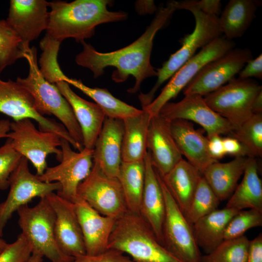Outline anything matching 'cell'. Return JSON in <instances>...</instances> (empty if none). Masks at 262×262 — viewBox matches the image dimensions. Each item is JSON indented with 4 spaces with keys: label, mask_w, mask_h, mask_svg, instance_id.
<instances>
[{
    "label": "cell",
    "mask_w": 262,
    "mask_h": 262,
    "mask_svg": "<svg viewBox=\"0 0 262 262\" xmlns=\"http://www.w3.org/2000/svg\"><path fill=\"white\" fill-rule=\"evenodd\" d=\"M177 10L176 1L161 7L141 36L130 45L114 51L100 52L84 40L80 42L83 49L76 56V63L89 69L94 78L101 76L104 69L110 66L116 68L112 76L116 82H124L130 75L132 76L135 79V84L128 92L136 93L144 80L157 75L156 69L150 63L153 39L157 32L165 25Z\"/></svg>",
    "instance_id": "6da1fadb"
},
{
    "label": "cell",
    "mask_w": 262,
    "mask_h": 262,
    "mask_svg": "<svg viewBox=\"0 0 262 262\" xmlns=\"http://www.w3.org/2000/svg\"><path fill=\"white\" fill-rule=\"evenodd\" d=\"M111 2L108 0L49 2L51 10L45 36L60 43L68 38L81 42L93 36L98 25L125 19V13L108 10Z\"/></svg>",
    "instance_id": "7a4b0ae2"
},
{
    "label": "cell",
    "mask_w": 262,
    "mask_h": 262,
    "mask_svg": "<svg viewBox=\"0 0 262 262\" xmlns=\"http://www.w3.org/2000/svg\"><path fill=\"white\" fill-rule=\"evenodd\" d=\"M108 249L128 254L134 262H183L164 247L139 214L128 212L116 220Z\"/></svg>",
    "instance_id": "3957f363"
},
{
    "label": "cell",
    "mask_w": 262,
    "mask_h": 262,
    "mask_svg": "<svg viewBox=\"0 0 262 262\" xmlns=\"http://www.w3.org/2000/svg\"><path fill=\"white\" fill-rule=\"evenodd\" d=\"M36 54L34 47L29 49L25 58L29 66L28 75L25 78L17 77L16 81L32 95L41 115H54L73 139L83 148L82 130L72 107L55 84L44 78L37 65Z\"/></svg>",
    "instance_id": "277c9868"
},
{
    "label": "cell",
    "mask_w": 262,
    "mask_h": 262,
    "mask_svg": "<svg viewBox=\"0 0 262 262\" xmlns=\"http://www.w3.org/2000/svg\"><path fill=\"white\" fill-rule=\"evenodd\" d=\"M184 9L190 11L195 19L193 32L182 39L181 47L172 54L161 67L156 69L157 80L147 93H140L138 98L142 107L148 105L153 100L154 95L161 85L189 59L199 48H203L222 34L218 17L206 15L197 9L188 6Z\"/></svg>",
    "instance_id": "5b68a950"
},
{
    "label": "cell",
    "mask_w": 262,
    "mask_h": 262,
    "mask_svg": "<svg viewBox=\"0 0 262 262\" xmlns=\"http://www.w3.org/2000/svg\"><path fill=\"white\" fill-rule=\"evenodd\" d=\"M18 223L35 252L51 262H71L74 258L65 254L59 247L55 234V215L46 197L40 198L33 207L28 204L17 211Z\"/></svg>",
    "instance_id": "8992f818"
},
{
    "label": "cell",
    "mask_w": 262,
    "mask_h": 262,
    "mask_svg": "<svg viewBox=\"0 0 262 262\" xmlns=\"http://www.w3.org/2000/svg\"><path fill=\"white\" fill-rule=\"evenodd\" d=\"M261 91L262 85L257 81L234 77L203 98L213 111L227 120L235 129L253 115L252 103Z\"/></svg>",
    "instance_id": "52a82bcc"
},
{
    "label": "cell",
    "mask_w": 262,
    "mask_h": 262,
    "mask_svg": "<svg viewBox=\"0 0 262 262\" xmlns=\"http://www.w3.org/2000/svg\"><path fill=\"white\" fill-rule=\"evenodd\" d=\"M8 138L13 148L31 162L38 176L47 168L48 155L54 154L58 161L62 159V150L58 148L61 137L54 132L37 130L29 118L11 122Z\"/></svg>",
    "instance_id": "ba28073f"
},
{
    "label": "cell",
    "mask_w": 262,
    "mask_h": 262,
    "mask_svg": "<svg viewBox=\"0 0 262 262\" xmlns=\"http://www.w3.org/2000/svg\"><path fill=\"white\" fill-rule=\"evenodd\" d=\"M155 171L165 205L162 230L163 245L183 262H201L202 255L195 240L192 225L187 220L172 196L161 176Z\"/></svg>",
    "instance_id": "9c48e42d"
},
{
    "label": "cell",
    "mask_w": 262,
    "mask_h": 262,
    "mask_svg": "<svg viewBox=\"0 0 262 262\" xmlns=\"http://www.w3.org/2000/svg\"><path fill=\"white\" fill-rule=\"evenodd\" d=\"M0 113L15 121L33 119L38 123L39 130L54 132L68 141L75 149L79 151L82 149L61 123L39 113L32 95L16 81L11 79L4 81L0 78Z\"/></svg>",
    "instance_id": "30bf717a"
},
{
    "label": "cell",
    "mask_w": 262,
    "mask_h": 262,
    "mask_svg": "<svg viewBox=\"0 0 262 262\" xmlns=\"http://www.w3.org/2000/svg\"><path fill=\"white\" fill-rule=\"evenodd\" d=\"M9 183L8 195L6 199L0 203L1 237L8 220L19 208L28 204L35 197H44L61 189L60 183L44 182L36 174H32L29 168L28 160L23 156L11 174Z\"/></svg>",
    "instance_id": "8fae6325"
},
{
    "label": "cell",
    "mask_w": 262,
    "mask_h": 262,
    "mask_svg": "<svg viewBox=\"0 0 262 262\" xmlns=\"http://www.w3.org/2000/svg\"><path fill=\"white\" fill-rule=\"evenodd\" d=\"M60 147L62 152L60 163L47 167L38 178L44 182L60 183L61 189L57 194L74 202L78 197V186L89 175L92 168L93 149L84 147L82 150L76 152L69 142L62 138Z\"/></svg>",
    "instance_id": "7c38bea8"
},
{
    "label": "cell",
    "mask_w": 262,
    "mask_h": 262,
    "mask_svg": "<svg viewBox=\"0 0 262 262\" xmlns=\"http://www.w3.org/2000/svg\"><path fill=\"white\" fill-rule=\"evenodd\" d=\"M77 196L104 216L117 219L128 212L118 179L106 175L94 162L90 174L78 186Z\"/></svg>",
    "instance_id": "4fadbf2b"
},
{
    "label": "cell",
    "mask_w": 262,
    "mask_h": 262,
    "mask_svg": "<svg viewBox=\"0 0 262 262\" xmlns=\"http://www.w3.org/2000/svg\"><path fill=\"white\" fill-rule=\"evenodd\" d=\"M235 43L225 37H219L186 62L170 78L159 96L142 109L151 116L158 115L162 107L183 90L207 63L233 49Z\"/></svg>",
    "instance_id": "5bb4252c"
},
{
    "label": "cell",
    "mask_w": 262,
    "mask_h": 262,
    "mask_svg": "<svg viewBox=\"0 0 262 262\" xmlns=\"http://www.w3.org/2000/svg\"><path fill=\"white\" fill-rule=\"evenodd\" d=\"M253 59L248 49H232L206 64L183 89L184 96L202 97L225 85Z\"/></svg>",
    "instance_id": "9a60e30c"
},
{
    "label": "cell",
    "mask_w": 262,
    "mask_h": 262,
    "mask_svg": "<svg viewBox=\"0 0 262 262\" xmlns=\"http://www.w3.org/2000/svg\"><path fill=\"white\" fill-rule=\"evenodd\" d=\"M158 115L169 122L183 119L196 123L206 131L208 137L229 134L234 129L227 120L207 105L203 97L196 94L185 95L177 102L166 103Z\"/></svg>",
    "instance_id": "2e32d148"
},
{
    "label": "cell",
    "mask_w": 262,
    "mask_h": 262,
    "mask_svg": "<svg viewBox=\"0 0 262 262\" xmlns=\"http://www.w3.org/2000/svg\"><path fill=\"white\" fill-rule=\"evenodd\" d=\"M46 197L55 213V237L61 250L74 258L85 255L83 236L74 203L54 192Z\"/></svg>",
    "instance_id": "e0dca14e"
},
{
    "label": "cell",
    "mask_w": 262,
    "mask_h": 262,
    "mask_svg": "<svg viewBox=\"0 0 262 262\" xmlns=\"http://www.w3.org/2000/svg\"><path fill=\"white\" fill-rule=\"evenodd\" d=\"M45 0H11L7 23L26 48L48 28L49 13Z\"/></svg>",
    "instance_id": "ac0fdd59"
},
{
    "label": "cell",
    "mask_w": 262,
    "mask_h": 262,
    "mask_svg": "<svg viewBox=\"0 0 262 262\" xmlns=\"http://www.w3.org/2000/svg\"><path fill=\"white\" fill-rule=\"evenodd\" d=\"M147 146L153 166L162 176L183 159L172 135L170 122L159 115L151 117Z\"/></svg>",
    "instance_id": "d6986e66"
},
{
    "label": "cell",
    "mask_w": 262,
    "mask_h": 262,
    "mask_svg": "<svg viewBox=\"0 0 262 262\" xmlns=\"http://www.w3.org/2000/svg\"><path fill=\"white\" fill-rule=\"evenodd\" d=\"M123 133L122 119L106 117L93 149V162L110 177L119 175Z\"/></svg>",
    "instance_id": "ffe728a7"
},
{
    "label": "cell",
    "mask_w": 262,
    "mask_h": 262,
    "mask_svg": "<svg viewBox=\"0 0 262 262\" xmlns=\"http://www.w3.org/2000/svg\"><path fill=\"white\" fill-rule=\"evenodd\" d=\"M81 226L86 254L95 255L108 249L116 219L103 215L78 197L73 202Z\"/></svg>",
    "instance_id": "44dd1931"
},
{
    "label": "cell",
    "mask_w": 262,
    "mask_h": 262,
    "mask_svg": "<svg viewBox=\"0 0 262 262\" xmlns=\"http://www.w3.org/2000/svg\"><path fill=\"white\" fill-rule=\"evenodd\" d=\"M172 135L182 156L201 174L213 163L217 162L211 156L208 138L196 129L190 121L176 119L170 122Z\"/></svg>",
    "instance_id": "7402d4cb"
},
{
    "label": "cell",
    "mask_w": 262,
    "mask_h": 262,
    "mask_svg": "<svg viewBox=\"0 0 262 262\" xmlns=\"http://www.w3.org/2000/svg\"><path fill=\"white\" fill-rule=\"evenodd\" d=\"M54 84L72 107L82 130L83 147L93 149L106 117L105 113L96 103L76 94L65 81L59 80Z\"/></svg>",
    "instance_id": "603a6c76"
},
{
    "label": "cell",
    "mask_w": 262,
    "mask_h": 262,
    "mask_svg": "<svg viewBox=\"0 0 262 262\" xmlns=\"http://www.w3.org/2000/svg\"><path fill=\"white\" fill-rule=\"evenodd\" d=\"M145 176L139 215L162 243V230L165 213L164 198L157 173L150 156L144 158Z\"/></svg>",
    "instance_id": "cb8c5ba5"
},
{
    "label": "cell",
    "mask_w": 262,
    "mask_h": 262,
    "mask_svg": "<svg viewBox=\"0 0 262 262\" xmlns=\"http://www.w3.org/2000/svg\"><path fill=\"white\" fill-rule=\"evenodd\" d=\"M247 158L235 157L226 163H213L204 170V178L220 201L228 199L243 175Z\"/></svg>",
    "instance_id": "d4e9b609"
},
{
    "label": "cell",
    "mask_w": 262,
    "mask_h": 262,
    "mask_svg": "<svg viewBox=\"0 0 262 262\" xmlns=\"http://www.w3.org/2000/svg\"><path fill=\"white\" fill-rule=\"evenodd\" d=\"M202 176L194 166L184 159L165 175L161 176L169 192L184 214Z\"/></svg>",
    "instance_id": "484cf974"
},
{
    "label": "cell",
    "mask_w": 262,
    "mask_h": 262,
    "mask_svg": "<svg viewBox=\"0 0 262 262\" xmlns=\"http://www.w3.org/2000/svg\"><path fill=\"white\" fill-rule=\"evenodd\" d=\"M239 211L227 207L217 209L192 224L194 235L199 249L207 254L217 247L224 241L227 224Z\"/></svg>",
    "instance_id": "4316f807"
},
{
    "label": "cell",
    "mask_w": 262,
    "mask_h": 262,
    "mask_svg": "<svg viewBox=\"0 0 262 262\" xmlns=\"http://www.w3.org/2000/svg\"><path fill=\"white\" fill-rule=\"evenodd\" d=\"M228 200L227 208L262 212V181L255 158H247L242 180Z\"/></svg>",
    "instance_id": "83f0119b"
},
{
    "label": "cell",
    "mask_w": 262,
    "mask_h": 262,
    "mask_svg": "<svg viewBox=\"0 0 262 262\" xmlns=\"http://www.w3.org/2000/svg\"><path fill=\"white\" fill-rule=\"evenodd\" d=\"M151 117L147 111L143 110L138 115L123 119L122 162H132L144 160L147 152V136Z\"/></svg>",
    "instance_id": "f1b7e54d"
},
{
    "label": "cell",
    "mask_w": 262,
    "mask_h": 262,
    "mask_svg": "<svg viewBox=\"0 0 262 262\" xmlns=\"http://www.w3.org/2000/svg\"><path fill=\"white\" fill-rule=\"evenodd\" d=\"M260 2L253 0H230L218 19L221 33L229 39L241 37L256 16Z\"/></svg>",
    "instance_id": "f546056e"
},
{
    "label": "cell",
    "mask_w": 262,
    "mask_h": 262,
    "mask_svg": "<svg viewBox=\"0 0 262 262\" xmlns=\"http://www.w3.org/2000/svg\"><path fill=\"white\" fill-rule=\"evenodd\" d=\"M58 80L73 85L93 99L107 117L123 120L138 115L143 112L142 109H138L115 97L107 89L88 87L81 80L69 78L63 72L60 74Z\"/></svg>",
    "instance_id": "4dcf8cb0"
},
{
    "label": "cell",
    "mask_w": 262,
    "mask_h": 262,
    "mask_svg": "<svg viewBox=\"0 0 262 262\" xmlns=\"http://www.w3.org/2000/svg\"><path fill=\"white\" fill-rule=\"evenodd\" d=\"M145 165L143 161L121 163L117 179L121 184L128 212L139 214L144 190Z\"/></svg>",
    "instance_id": "1f68e13d"
},
{
    "label": "cell",
    "mask_w": 262,
    "mask_h": 262,
    "mask_svg": "<svg viewBox=\"0 0 262 262\" xmlns=\"http://www.w3.org/2000/svg\"><path fill=\"white\" fill-rule=\"evenodd\" d=\"M26 48L7 21L0 19V73L19 59L25 58Z\"/></svg>",
    "instance_id": "d6a6232c"
},
{
    "label": "cell",
    "mask_w": 262,
    "mask_h": 262,
    "mask_svg": "<svg viewBox=\"0 0 262 262\" xmlns=\"http://www.w3.org/2000/svg\"><path fill=\"white\" fill-rule=\"evenodd\" d=\"M220 200L202 176L185 216L191 224L217 209Z\"/></svg>",
    "instance_id": "836d02e7"
},
{
    "label": "cell",
    "mask_w": 262,
    "mask_h": 262,
    "mask_svg": "<svg viewBox=\"0 0 262 262\" xmlns=\"http://www.w3.org/2000/svg\"><path fill=\"white\" fill-rule=\"evenodd\" d=\"M229 134L243 145L251 157H262V114H253Z\"/></svg>",
    "instance_id": "e575fe53"
},
{
    "label": "cell",
    "mask_w": 262,
    "mask_h": 262,
    "mask_svg": "<svg viewBox=\"0 0 262 262\" xmlns=\"http://www.w3.org/2000/svg\"><path fill=\"white\" fill-rule=\"evenodd\" d=\"M247 237L224 240L211 253L202 256L201 262H247Z\"/></svg>",
    "instance_id": "d590c367"
},
{
    "label": "cell",
    "mask_w": 262,
    "mask_h": 262,
    "mask_svg": "<svg viewBox=\"0 0 262 262\" xmlns=\"http://www.w3.org/2000/svg\"><path fill=\"white\" fill-rule=\"evenodd\" d=\"M262 225V212L255 209L240 210L229 220L225 229L224 240L245 235L248 229Z\"/></svg>",
    "instance_id": "8d00e7d4"
},
{
    "label": "cell",
    "mask_w": 262,
    "mask_h": 262,
    "mask_svg": "<svg viewBox=\"0 0 262 262\" xmlns=\"http://www.w3.org/2000/svg\"><path fill=\"white\" fill-rule=\"evenodd\" d=\"M22 157L12 147L10 139L7 138L4 144L0 147V190L9 188L10 176Z\"/></svg>",
    "instance_id": "74e56055"
},
{
    "label": "cell",
    "mask_w": 262,
    "mask_h": 262,
    "mask_svg": "<svg viewBox=\"0 0 262 262\" xmlns=\"http://www.w3.org/2000/svg\"><path fill=\"white\" fill-rule=\"evenodd\" d=\"M32 253L31 246L21 233L0 254V262H26Z\"/></svg>",
    "instance_id": "f35d334b"
},
{
    "label": "cell",
    "mask_w": 262,
    "mask_h": 262,
    "mask_svg": "<svg viewBox=\"0 0 262 262\" xmlns=\"http://www.w3.org/2000/svg\"><path fill=\"white\" fill-rule=\"evenodd\" d=\"M71 262H134L130 257L114 249H107L95 255L86 254L75 258Z\"/></svg>",
    "instance_id": "ab89813d"
},
{
    "label": "cell",
    "mask_w": 262,
    "mask_h": 262,
    "mask_svg": "<svg viewBox=\"0 0 262 262\" xmlns=\"http://www.w3.org/2000/svg\"><path fill=\"white\" fill-rule=\"evenodd\" d=\"M193 7L202 13L210 16H216L221 12V3L219 0H189L176 1L177 10Z\"/></svg>",
    "instance_id": "60d3db41"
},
{
    "label": "cell",
    "mask_w": 262,
    "mask_h": 262,
    "mask_svg": "<svg viewBox=\"0 0 262 262\" xmlns=\"http://www.w3.org/2000/svg\"><path fill=\"white\" fill-rule=\"evenodd\" d=\"M240 79H246L251 77L262 79V55L252 59L246 63L244 68L238 73Z\"/></svg>",
    "instance_id": "b9f144b4"
},
{
    "label": "cell",
    "mask_w": 262,
    "mask_h": 262,
    "mask_svg": "<svg viewBox=\"0 0 262 262\" xmlns=\"http://www.w3.org/2000/svg\"><path fill=\"white\" fill-rule=\"evenodd\" d=\"M223 143L226 155L235 157H251L247 149L236 138L232 136L223 138Z\"/></svg>",
    "instance_id": "7bdbcfd3"
},
{
    "label": "cell",
    "mask_w": 262,
    "mask_h": 262,
    "mask_svg": "<svg viewBox=\"0 0 262 262\" xmlns=\"http://www.w3.org/2000/svg\"><path fill=\"white\" fill-rule=\"evenodd\" d=\"M247 262H262V234L249 241Z\"/></svg>",
    "instance_id": "ee69618b"
},
{
    "label": "cell",
    "mask_w": 262,
    "mask_h": 262,
    "mask_svg": "<svg viewBox=\"0 0 262 262\" xmlns=\"http://www.w3.org/2000/svg\"><path fill=\"white\" fill-rule=\"evenodd\" d=\"M208 138L209 153L213 158L218 161L219 159L222 158L226 155L223 146V138L219 135H214Z\"/></svg>",
    "instance_id": "f6af8a7d"
},
{
    "label": "cell",
    "mask_w": 262,
    "mask_h": 262,
    "mask_svg": "<svg viewBox=\"0 0 262 262\" xmlns=\"http://www.w3.org/2000/svg\"><path fill=\"white\" fill-rule=\"evenodd\" d=\"M252 111L253 114H262V91L255 98L252 103Z\"/></svg>",
    "instance_id": "bcb514c9"
},
{
    "label": "cell",
    "mask_w": 262,
    "mask_h": 262,
    "mask_svg": "<svg viewBox=\"0 0 262 262\" xmlns=\"http://www.w3.org/2000/svg\"><path fill=\"white\" fill-rule=\"evenodd\" d=\"M10 123L8 119L0 120V138H7V134L10 131Z\"/></svg>",
    "instance_id": "7dc6e473"
},
{
    "label": "cell",
    "mask_w": 262,
    "mask_h": 262,
    "mask_svg": "<svg viewBox=\"0 0 262 262\" xmlns=\"http://www.w3.org/2000/svg\"><path fill=\"white\" fill-rule=\"evenodd\" d=\"M43 256L40 254L33 252L26 262H42Z\"/></svg>",
    "instance_id": "c3c4849f"
},
{
    "label": "cell",
    "mask_w": 262,
    "mask_h": 262,
    "mask_svg": "<svg viewBox=\"0 0 262 262\" xmlns=\"http://www.w3.org/2000/svg\"><path fill=\"white\" fill-rule=\"evenodd\" d=\"M8 244L0 236V254L6 248Z\"/></svg>",
    "instance_id": "681fc988"
}]
</instances>
